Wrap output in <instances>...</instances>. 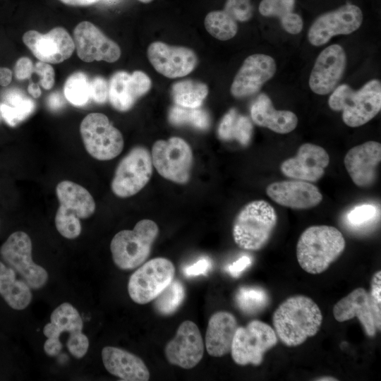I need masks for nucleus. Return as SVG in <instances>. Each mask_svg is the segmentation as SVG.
<instances>
[{
  "mask_svg": "<svg viewBox=\"0 0 381 381\" xmlns=\"http://www.w3.org/2000/svg\"><path fill=\"white\" fill-rule=\"evenodd\" d=\"M12 71L6 67H0V85L6 87L10 84L12 80Z\"/></svg>",
  "mask_w": 381,
  "mask_h": 381,
  "instance_id": "obj_48",
  "label": "nucleus"
},
{
  "mask_svg": "<svg viewBox=\"0 0 381 381\" xmlns=\"http://www.w3.org/2000/svg\"><path fill=\"white\" fill-rule=\"evenodd\" d=\"M138 1L144 4H147L152 1L153 0H138Z\"/></svg>",
  "mask_w": 381,
  "mask_h": 381,
  "instance_id": "obj_52",
  "label": "nucleus"
},
{
  "mask_svg": "<svg viewBox=\"0 0 381 381\" xmlns=\"http://www.w3.org/2000/svg\"><path fill=\"white\" fill-rule=\"evenodd\" d=\"M34 73V65L28 57H20L14 66V74L18 80L30 79Z\"/></svg>",
  "mask_w": 381,
  "mask_h": 381,
  "instance_id": "obj_43",
  "label": "nucleus"
},
{
  "mask_svg": "<svg viewBox=\"0 0 381 381\" xmlns=\"http://www.w3.org/2000/svg\"><path fill=\"white\" fill-rule=\"evenodd\" d=\"M363 22L361 9L346 4L319 16L310 25L308 38L313 46H321L339 35H349L357 30Z\"/></svg>",
  "mask_w": 381,
  "mask_h": 381,
  "instance_id": "obj_14",
  "label": "nucleus"
},
{
  "mask_svg": "<svg viewBox=\"0 0 381 381\" xmlns=\"http://www.w3.org/2000/svg\"><path fill=\"white\" fill-rule=\"evenodd\" d=\"M238 327L236 318L231 313L219 311L214 313L209 320L205 333L207 353L214 357H222L230 353Z\"/></svg>",
  "mask_w": 381,
  "mask_h": 381,
  "instance_id": "obj_27",
  "label": "nucleus"
},
{
  "mask_svg": "<svg viewBox=\"0 0 381 381\" xmlns=\"http://www.w3.org/2000/svg\"><path fill=\"white\" fill-rule=\"evenodd\" d=\"M28 91L29 94L34 98H38L41 95V90L39 85L32 81L30 82Z\"/></svg>",
  "mask_w": 381,
  "mask_h": 381,
  "instance_id": "obj_50",
  "label": "nucleus"
},
{
  "mask_svg": "<svg viewBox=\"0 0 381 381\" xmlns=\"http://www.w3.org/2000/svg\"><path fill=\"white\" fill-rule=\"evenodd\" d=\"M108 84V99L111 106L117 111H127L150 90L152 82L141 71H135L131 74L120 71L111 75Z\"/></svg>",
  "mask_w": 381,
  "mask_h": 381,
  "instance_id": "obj_23",
  "label": "nucleus"
},
{
  "mask_svg": "<svg viewBox=\"0 0 381 381\" xmlns=\"http://www.w3.org/2000/svg\"><path fill=\"white\" fill-rule=\"evenodd\" d=\"M169 123L174 126L190 125L200 130H206L210 125V117L207 111L197 108L172 106L168 113Z\"/></svg>",
  "mask_w": 381,
  "mask_h": 381,
  "instance_id": "obj_34",
  "label": "nucleus"
},
{
  "mask_svg": "<svg viewBox=\"0 0 381 381\" xmlns=\"http://www.w3.org/2000/svg\"><path fill=\"white\" fill-rule=\"evenodd\" d=\"M0 295L13 309L20 310L30 303L32 295L28 284L16 279L14 270L0 262Z\"/></svg>",
  "mask_w": 381,
  "mask_h": 381,
  "instance_id": "obj_29",
  "label": "nucleus"
},
{
  "mask_svg": "<svg viewBox=\"0 0 381 381\" xmlns=\"http://www.w3.org/2000/svg\"><path fill=\"white\" fill-rule=\"evenodd\" d=\"M66 99L73 106L83 107L91 99L90 80L82 71L72 73L64 85Z\"/></svg>",
  "mask_w": 381,
  "mask_h": 381,
  "instance_id": "obj_35",
  "label": "nucleus"
},
{
  "mask_svg": "<svg viewBox=\"0 0 381 381\" xmlns=\"http://www.w3.org/2000/svg\"><path fill=\"white\" fill-rule=\"evenodd\" d=\"M207 94V85L193 80L178 81L171 87L174 102L184 107H200Z\"/></svg>",
  "mask_w": 381,
  "mask_h": 381,
  "instance_id": "obj_33",
  "label": "nucleus"
},
{
  "mask_svg": "<svg viewBox=\"0 0 381 381\" xmlns=\"http://www.w3.org/2000/svg\"><path fill=\"white\" fill-rule=\"evenodd\" d=\"M224 11L236 21L245 22L253 16L250 0H226Z\"/></svg>",
  "mask_w": 381,
  "mask_h": 381,
  "instance_id": "obj_40",
  "label": "nucleus"
},
{
  "mask_svg": "<svg viewBox=\"0 0 381 381\" xmlns=\"http://www.w3.org/2000/svg\"><path fill=\"white\" fill-rule=\"evenodd\" d=\"M63 4L72 6H85L96 3L98 0H60Z\"/></svg>",
  "mask_w": 381,
  "mask_h": 381,
  "instance_id": "obj_49",
  "label": "nucleus"
},
{
  "mask_svg": "<svg viewBox=\"0 0 381 381\" xmlns=\"http://www.w3.org/2000/svg\"><path fill=\"white\" fill-rule=\"evenodd\" d=\"M59 207L54 222L56 227L66 231L81 228L80 219L91 217L95 211V202L90 192L75 182L64 180L56 187Z\"/></svg>",
  "mask_w": 381,
  "mask_h": 381,
  "instance_id": "obj_12",
  "label": "nucleus"
},
{
  "mask_svg": "<svg viewBox=\"0 0 381 381\" xmlns=\"http://www.w3.org/2000/svg\"><path fill=\"white\" fill-rule=\"evenodd\" d=\"M102 358L106 370L125 381H147L150 371L143 361L135 354L114 346H105Z\"/></svg>",
  "mask_w": 381,
  "mask_h": 381,
  "instance_id": "obj_26",
  "label": "nucleus"
},
{
  "mask_svg": "<svg viewBox=\"0 0 381 381\" xmlns=\"http://www.w3.org/2000/svg\"><path fill=\"white\" fill-rule=\"evenodd\" d=\"M205 27L212 37L222 41L234 37L238 30L236 21L224 10L207 13L205 18Z\"/></svg>",
  "mask_w": 381,
  "mask_h": 381,
  "instance_id": "obj_36",
  "label": "nucleus"
},
{
  "mask_svg": "<svg viewBox=\"0 0 381 381\" xmlns=\"http://www.w3.org/2000/svg\"><path fill=\"white\" fill-rule=\"evenodd\" d=\"M369 293L377 303L381 304V272L380 270L372 277Z\"/></svg>",
  "mask_w": 381,
  "mask_h": 381,
  "instance_id": "obj_46",
  "label": "nucleus"
},
{
  "mask_svg": "<svg viewBox=\"0 0 381 381\" xmlns=\"http://www.w3.org/2000/svg\"><path fill=\"white\" fill-rule=\"evenodd\" d=\"M211 267L210 260L207 257H204L191 265L186 267L183 269V273L188 277L206 274Z\"/></svg>",
  "mask_w": 381,
  "mask_h": 381,
  "instance_id": "obj_44",
  "label": "nucleus"
},
{
  "mask_svg": "<svg viewBox=\"0 0 381 381\" xmlns=\"http://www.w3.org/2000/svg\"><path fill=\"white\" fill-rule=\"evenodd\" d=\"M0 121H1V114H0Z\"/></svg>",
  "mask_w": 381,
  "mask_h": 381,
  "instance_id": "obj_53",
  "label": "nucleus"
},
{
  "mask_svg": "<svg viewBox=\"0 0 381 381\" xmlns=\"http://www.w3.org/2000/svg\"><path fill=\"white\" fill-rule=\"evenodd\" d=\"M345 246L343 234L337 228L311 226L303 231L298 240L297 260L306 272L320 274L341 255Z\"/></svg>",
  "mask_w": 381,
  "mask_h": 381,
  "instance_id": "obj_2",
  "label": "nucleus"
},
{
  "mask_svg": "<svg viewBox=\"0 0 381 381\" xmlns=\"http://www.w3.org/2000/svg\"><path fill=\"white\" fill-rule=\"evenodd\" d=\"M23 41L36 58L48 64L64 61L75 49L73 38L62 27L54 28L46 34L28 30L24 33Z\"/></svg>",
  "mask_w": 381,
  "mask_h": 381,
  "instance_id": "obj_17",
  "label": "nucleus"
},
{
  "mask_svg": "<svg viewBox=\"0 0 381 381\" xmlns=\"http://www.w3.org/2000/svg\"><path fill=\"white\" fill-rule=\"evenodd\" d=\"M380 307L381 304L377 303L366 289L358 287L334 305L333 315L339 322L356 317L366 335L374 337L377 331H380Z\"/></svg>",
  "mask_w": 381,
  "mask_h": 381,
  "instance_id": "obj_15",
  "label": "nucleus"
},
{
  "mask_svg": "<svg viewBox=\"0 0 381 381\" xmlns=\"http://www.w3.org/2000/svg\"><path fill=\"white\" fill-rule=\"evenodd\" d=\"M329 163V155L323 147L304 143L299 147L294 157L282 163L280 169L289 178L316 182L323 176Z\"/></svg>",
  "mask_w": 381,
  "mask_h": 381,
  "instance_id": "obj_22",
  "label": "nucleus"
},
{
  "mask_svg": "<svg viewBox=\"0 0 381 381\" xmlns=\"http://www.w3.org/2000/svg\"><path fill=\"white\" fill-rule=\"evenodd\" d=\"M275 61L270 56L254 54L247 57L231 85V94L236 98L246 97L258 92L274 75Z\"/></svg>",
  "mask_w": 381,
  "mask_h": 381,
  "instance_id": "obj_21",
  "label": "nucleus"
},
{
  "mask_svg": "<svg viewBox=\"0 0 381 381\" xmlns=\"http://www.w3.org/2000/svg\"><path fill=\"white\" fill-rule=\"evenodd\" d=\"M48 106L52 110H58L64 104V101L59 92H53L48 97Z\"/></svg>",
  "mask_w": 381,
  "mask_h": 381,
  "instance_id": "obj_47",
  "label": "nucleus"
},
{
  "mask_svg": "<svg viewBox=\"0 0 381 381\" xmlns=\"http://www.w3.org/2000/svg\"><path fill=\"white\" fill-rule=\"evenodd\" d=\"M91 99L97 104H104L108 99L109 84L102 76L90 80Z\"/></svg>",
  "mask_w": 381,
  "mask_h": 381,
  "instance_id": "obj_41",
  "label": "nucleus"
},
{
  "mask_svg": "<svg viewBox=\"0 0 381 381\" xmlns=\"http://www.w3.org/2000/svg\"><path fill=\"white\" fill-rule=\"evenodd\" d=\"M73 40L78 57L85 62L113 63L121 56L119 46L89 21H82L75 27Z\"/></svg>",
  "mask_w": 381,
  "mask_h": 381,
  "instance_id": "obj_16",
  "label": "nucleus"
},
{
  "mask_svg": "<svg viewBox=\"0 0 381 381\" xmlns=\"http://www.w3.org/2000/svg\"><path fill=\"white\" fill-rule=\"evenodd\" d=\"M185 296L183 284L177 279H173L155 298L154 307L160 315H170L181 306Z\"/></svg>",
  "mask_w": 381,
  "mask_h": 381,
  "instance_id": "obj_37",
  "label": "nucleus"
},
{
  "mask_svg": "<svg viewBox=\"0 0 381 381\" xmlns=\"http://www.w3.org/2000/svg\"><path fill=\"white\" fill-rule=\"evenodd\" d=\"M83 320L78 310L69 303L56 307L51 314L50 322L45 325L43 334L47 338L44 344V351L49 356H57L63 345L59 340L62 332L70 334L66 346L72 356L83 358L87 352L89 340L82 332Z\"/></svg>",
  "mask_w": 381,
  "mask_h": 381,
  "instance_id": "obj_5",
  "label": "nucleus"
},
{
  "mask_svg": "<svg viewBox=\"0 0 381 381\" xmlns=\"http://www.w3.org/2000/svg\"><path fill=\"white\" fill-rule=\"evenodd\" d=\"M153 167L163 178L176 183H186L193 164L190 145L179 137L156 141L152 148Z\"/></svg>",
  "mask_w": 381,
  "mask_h": 381,
  "instance_id": "obj_9",
  "label": "nucleus"
},
{
  "mask_svg": "<svg viewBox=\"0 0 381 381\" xmlns=\"http://www.w3.org/2000/svg\"><path fill=\"white\" fill-rule=\"evenodd\" d=\"M251 264L248 256H242L228 267V271L234 277H238L241 272Z\"/></svg>",
  "mask_w": 381,
  "mask_h": 381,
  "instance_id": "obj_45",
  "label": "nucleus"
},
{
  "mask_svg": "<svg viewBox=\"0 0 381 381\" xmlns=\"http://www.w3.org/2000/svg\"><path fill=\"white\" fill-rule=\"evenodd\" d=\"M266 193L277 204L294 210L310 209L322 200L317 186L301 180L272 183L267 186Z\"/></svg>",
  "mask_w": 381,
  "mask_h": 381,
  "instance_id": "obj_25",
  "label": "nucleus"
},
{
  "mask_svg": "<svg viewBox=\"0 0 381 381\" xmlns=\"http://www.w3.org/2000/svg\"><path fill=\"white\" fill-rule=\"evenodd\" d=\"M175 267L165 258H156L142 264L130 277L128 291L131 298L138 304H145L153 300L171 282Z\"/></svg>",
  "mask_w": 381,
  "mask_h": 381,
  "instance_id": "obj_11",
  "label": "nucleus"
},
{
  "mask_svg": "<svg viewBox=\"0 0 381 381\" xmlns=\"http://www.w3.org/2000/svg\"><path fill=\"white\" fill-rule=\"evenodd\" d=\"M147 57L158 73L169 78L187 75L198 63L197 56L192 49L162 42H154L149 45Z\"/></svg>",
  "mask_w": 381,
  "mask_h": 381,
  "instance_id": "obj_19",
  "label": "nucleus"
},
{
  "mask_svg": "<svg viewBox=\"0 0 381 381\" xmlns=\"http://www.w3.org/2000/svg\"><path fill=\"white\" fill-rule=\"evenodd\" d=\"M378 216L377 208L373 205L363 204L355 207L347 214L348 222L354 227L365 226Z\"/></svg>",
  "mask_w": 381,
  "mask_h": 381,
  "instance_id": "obj_39",
  "label": "nucleus"
},
{
  "mask_svg": "<svg viewBox=\"0 0 381 381\" xmlns=\"http://www.w3.org/2000/svg\"><path fill=\"white\" fill-rule=\"evenodd\" d=\"M34 73L40 76V84L45 90H50L54 85V70L49 64L38 61L34 65Z\"/></svg>",
  "mask_w": 381,
  "mask_h": 381,
  "instance_id": "obj_42",
  "label": "nucleus"
},
{
  "mask_svg": "<svg viewBox=\"0 0 381 381\" xmlns=\"http://www.w3.org/2000/svg\"><path fill=\"white\" fill-rule=\"evenodd\" d=\"M32 241L24 231L12 233L0 248L1 258L17 271L34 289L43 287L48 280L47 270L32 258Z\"/></svg>",
  "mask_w": 381,
  "mask_h": 381,
  "instance_id": "obj_13",
  "label": "nucleus"
},
{
  "mask_svg": "<svg viewBox=\"0 0 381 381\" xmlns=\"http://www.w3.org/2000/svg\"><path fill=\"white\" fill-rule=\"evenodd\" d=\"M250 116L255 124L280 134L291 132L298 124V118L294 112L276 110L265 94H260L252 104Z\"/></svg>",
  "mask_w": 381,
  "mask_h": 381,
  "instance_id": "obj_28",
  "label": "nucleus"
},
{
  "mask_svg": "<svg viewBox=\"0 0 381 381\" xmlns=\"http://www.w3.org/2000/svg\"><path fill=\"white\" fill-rule=\"evenodd\" d=\"M168 362L184 369L195 367L202 358L204 343L195 322L183 321L178 327L175 337L164 349Z\"/></svg>",
  "mask_w": 381,
  "mask_h": 381,
  "instance_id": "obj_18",
  "label": "nucleus"
},
{
  "mask_svg": "<svg viewBox=\"0 0 381 381\" xmlns=\"http://www.w3.org/2000/svg\"><path fill=\"white\" fill-rule=\"evenodd\" d=\"M381 161V145L368 141L350 149L344 159L346 169L354 184L368 188L377 179V169Z\"/></svg>",
  "mask_w": 381,
  "mask_h": 381,
  "instance_id": "obj_24",
  "label": "nucleus"
},
{
  "mask_svg": "<svg viewBox=\"0 0 381 381\" xmlns=\"http://www.w3.org/2000/svg\"><path fill=\"white\" fill-rule=\"evenodd\" d=\"M322 315L310 298L296 295L279 304L272 315V324L279 340L289 347L302 344L320 330Z\"/></svg>",
  "mask_w": 381,
  "mask_h": 381,
  "instance_id": "obj_1",
  "label": "nucleus"
},
{
  "mask_svg": "<svg viewBox=\"0 0 381 381\" xmlns=\"http://www.w3.org/2000/svg\"><path fill=\"white\" fill-rule=\"evenodd\" d=\"M315 380H321V381H325V380H327V381H329V380H338L337 379H336L335 377H330V376H323V377H320L319 378H317L315 379Z\"/></svg>",
  "mask_w": 381,
  "mask_h": 381,
  "instance_id": "obj_51",
  "label": "nucleus"
},
{
  "mask_svg": "<svg viewBox=\"0 0 381 381\" xmlns=\"http://www.w3.org/2000/svg\"><path fill=\"white\" fill-rule=\"evenodd\" d=\"M346 53L339 44H332L317 57L309 78V86L315 94L325 95L332 92L346 68Z\"/></svg>",
  "mask_w": 381,
  "mask_h": 381,
  "instance_id": "obj_20",
  "label": "nucleus"
},
{
  "mask_svg": "<svg viewBox=\"0 0 381 381\" xmlns=\"http://www.w3.org/2000/svg\"><path fill=\"white\" fill-rule=\"evenodd\" d=\"M238 307L246 314H253L262 310L268 302L265 290L259 287H241L236 294Z\"/></svg>",
  "mask_w": 381,
  "mask_h": 381,
  "instance_id": "obj_38",
  "label": "nucleus"
},
{
  "mask_svg": "<svg viewBox=\"0 0 381 381\" xmlns=\"http://www.w3.org/2000/svg\"><path fill=\"white\" fill-rule=\"evenodd\" d=\"M277 223V212L270 203L262 200L251 201L235 217L234 240L243 250H259L270 241Z\"/></svg>",
  "mask_w": 381,
  "mask_h": 381,
  "instance_id": "obj_4",
  "label": "nucleus"
},
{
  "mask_svg": "<svg viewBox=\"0 0 381 381\" xmlns=\"http://www.w3.org/2000/svg\"><path fill=\"white\" fill-rule=\"evenodd\" d=\"M277 341L274 328L254 320L245 327H238L230 352L236 364L258 366L262 363L265 353L276 346Z\"/></svg>",
  "mask_w": 381,
  "mask_h": 381,
  "instance_id": "obj_7",
  "label": "nucleus"
},
{
  "mask_svg": "<svg viewBox=\"0 0 381 381\" xmlns=\"http://www.w3.org/2000/svg\"><path fill=\"white\" fill-rule=\"evenodd\" d=\"M152 171L153 164L149 150L143 146L134 147L116 167L111 189L119 198L133 196L147 185Z\"/></svg>",
  "mask_w": 381,
  "mask_h": 381,
  "instance_id": "obj_10",
  "label": "nucleus"
},
{
  "mask_svg": "<svg viewBox=\"0 0 381 381\" xmlns=\"http://www.w3.org/2000/svg\"><path fill=\"white\" fill-rule=\"evenodd\" d=\"M328 104L331 109L342 111L343 121L348 126H363L380 111V81L370 80L358 90L342 84L334 90L329 96Z\"/></svg>",
  "mask_w": 381,
  "mask_h": 381,
  "instance_id": "obj_3",
  "label": "nucleus"
},
{
  "mask_svg": "<svg viewBox=\"0 0 381 381\" xmlns=\"http://www.w3.org/2000/svg\"><path fill=\"white\" fill-rule=\"evenodd\" d=\"M217 134L222 140H236L247 145L252 137L253 125L247 116L239 115L235 109H231L222 119Z\"/></svg>",
  "mask_w": 381,
  "mask_h": 381,
  "instance_id": "obj_32",
  "label": "nucleus"
},
{
  "mask_svg": "<svg viewBox=\"0 0 381 381\" xmlns=\"http://www.w3.org/2000/svg\"><path fill=\"white\" fill-rule=\"evenodd\" d=\"M159 234L157 224L144 219L132 230H122L115 234L110 243L114 264L121 270H133L150 256L152 246Z\"/></svg>",
  "mask_w": 381,
  "mask_h": 381,
  "instance_id": "obj_6",
  "label": "nucleus"
},
{
  "mask_svg": "<svg viewBox=\"0 0 381 381\" xmlns=\"http://www.w3.org/2000/svg\"><path fill=\"white\" fill-rule=\"evenodd\" d=\"M35 109V102L18 89L7 91L0 103V114L12 127L29 117Z\"/></svg>",
  "mask_w": 381,
  "mask_h": 381,
  "instance_id": "obj_31",
  "label": "nucleus"
},
{
  "mask_svg": "<svg viewBox=\"0 0 381 381\" xmlns=\"http://www.w3.org/2000/svg\"><path fill=\"white\" fill-rule=\"evenodd\" d=\"M80 133L86 151L96 159H112L123 148L121 133L104 114H87L80 123Z\"/></svg>",
  "mask_w": 381,
  "mask_h": 381,
  "instance_id": "obj_8",
  "label": "nucleus"
},
{
  "mask_svg": "<svg viewBox=\"0 0 381 381\" xmlns=\"http://www.w3.org/2000/svg\"><path fill=\"white\" fill-rule=\"evenodd\" d=\"M295 0H262L259 12L263 16L277 17L282 28L290 34L299 33L303 26L301 17L294 12Z\"/></svg>",
  "mask_w": 381,
  "mask_h": 381,
  "instance_id": "obj_30",
  "label": "nucleus"
}]
</instances>
